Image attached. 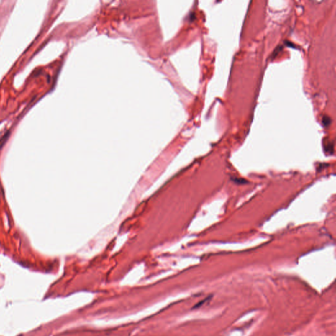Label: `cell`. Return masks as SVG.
<instances>
[{
  "label": "cell",
  "mask_w": 336,
  "mask_h": 336,
  "mask_svg": "<svg viewBox=\"0 0 336 336\" xmlns=\"http://www.w3.org/2000/svg\"><path fill=\"white\" fill-rule=\"evenodd\" d=\"M324 150H325L326 153H331V152L333 153V151H334V145L332 142H326V144L324 145Z\"/></svg>",
  "instance_id": "obj_1"
},
{
  "label": "cell",
  "mask_w": 336,
  "mask_h": 336,
  "mask_svg": "<svg viewBox=\"0 0 336 336\" xmlns=\"http://www.w3.org/2000/svg\"><path fill=\"white\" fill-rule=\"evenodd\" d=\"M322 124L325 127H328L331 124V119L330 117L324 116L322 118Z\"/></svg>",
  "instance_id": "obj_2"
}]
</instances>
